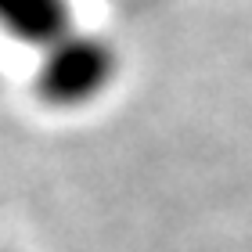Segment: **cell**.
<instances>
[{
	"instance_id": "1",
	"label": "cell",
	"mask_w": 252,
	"mask_h": 252,
	"mask_svg": "<svg viewBox=\"0 0 252 252\" xmlns=\"http://www.w3.org/2000/svg\"><path fill=\"white\" fill-rule=\"evenodd\" d=\"M116 47L105 36L72 29L40 51L36 94L51 108H87L116 83Z\"/></svg>"
},
{
	"instance_id": "2",
	"label": "cell",
	"mask_w": 252,
	"mask_h": 252,
	"mask_svg": "<svg viewBox=\"0 0 252 252\" xmlns=\"http://www.w3.org/2000/svg\"><path fill=\"white\" fill-rule=\"evenodd\" d=\"M0 29L43 51L72 32V0H0Z\"/></svg>"
}]
</instances>
